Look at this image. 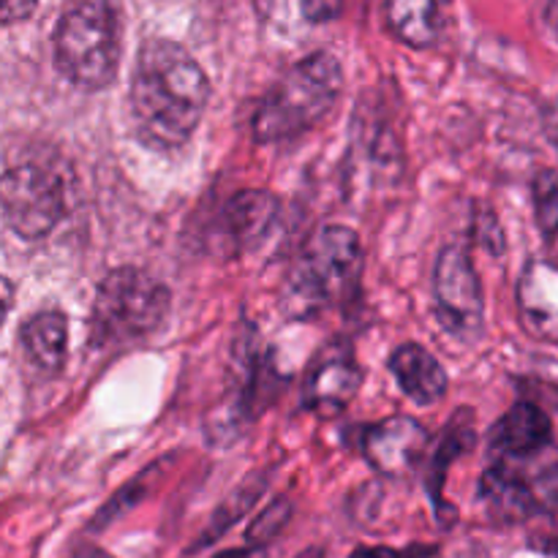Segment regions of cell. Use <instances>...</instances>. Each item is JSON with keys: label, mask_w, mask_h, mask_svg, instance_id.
<instances>
[{"label": "cell", "mask_w": 558, "mask_h": 558, "mask_svg": "<svg viewBox=\"0 0 558 558\" xmlns=\"http://www.w3.org/2000/svg\"><path fill=\"white\" fill-rule=\"evenodd\" d=\"M210 101L205 69L178 41L150 38L142 44L131 82V112L142 140L161 150H178L194 136Z\"/></svg>", "instance_id": "1"}, {"label": "cell", "mask_w": 558, "mask_h": 558, "mask_svg": "<svg viewBox=\"0 0 558 558\" xmlns=\"http://www.w3.org/2000/svg\"><path fill=\"white\" fill-rule=\"evenodd\" d=\"M341 90L343 71L330 52L300 60L262 96L254 112V140L270 145L305 134L332 112Z\"/></svg>", "instance_id": "2"}, {"label": "cell", "mask_w": 558, "mask_h": 558, "mask_svg": "<svg viewBox=\"0 0 558 558\" xmlns=\"http://www.w3.org/2000/svg\"><path fill=\"white\" fill-rule=\"evenodd\" d=\"M54 63L82 90L112 85L120 65V22L107 0H82L60 16Z\"/></svg>", "instance_id": "3"}, {"label": "cell", "mask_w": 558, "mask_h": 558, "mask_svg": "<svg viewBox=\"0 0 558 558\" xmlns=\"http://www.w3.org/2000/svg\"><path fill=\"white\" fill-rule=\"evenodd\" d=\"M169 314V289L136 267H114L93 300L90 341L96 347L131 343L153 336Z\"/></svg>", "instance_id": "4"}, {"label": "cell", "mask_w": 558, "mask_h": 558, "mask_svg": "<svg viewBox=\"0 0 558 558\" xmlns=\"http://www.w3.org/2000/svg\"><path fill=\"white\" fill-rule=\"evenodd\" d=\"M363 272L360 238L349 227H322L303 248L289 276V303L300 316L343 303Z\"/></svg>", "instance_id": "5"}, {"label": "cell", "mask_w": 558, "mask_h": 558, "mask_svg": "<svg viewBox=\"0 0 558 558\" xmlns=\"http://www.w3.org/2000/svg\"><path fill=\"white\" fill-rule=\"evenodd\" d=\"M0 207L11 232L22 240H44L63 218V180L54 169L20 163L0 178Z\"/></svg>", "instance_id": "6"}, {"label": "cell", "mask_w": 558, "mask_h": 558, "mask_svg": "<svg viewBox=\"0 0 558 558\" xmlns=\"http://www.w3.org/2000/svg\"><path fill=\"white\" fill-rule=\"evenodd\" d=\"M436 316L441 327L461 341H474L483 332L485 303L477 270L463 245H447L434 267Z\"/></svg>", "instance_id": "7"}, {"label": "cell", "mask_w": 558, "mask_h": 558, "mask_svg": "<svg viewBox=\"0 0 558 558\" xmlns=\"http://www.w3.org/2000/svg\"><path fill=\"white\" fill-rule=\"evenodd\" d=\"M363 385V368L347 347H332L314 365L305 385V407L322 417H336L357 396Z\"/></svg>", "instance_id": "8"}, {"label": "cell", "mask_w": 558, "mask_h": 558, "mask_svg": "<svg viewBox=\"0 0 558 558\" xmlns=\"http://www.w3.org/2000/svg\"><path fill=\"white\" fill-rule=\"evenodd\" d=\"M428 430L414 417H387L371 425L363 436L365 458L385 474H403L423 458L428 447Z\"/></svg>", "instance_id": "9"}, {"label": "cell", "mask_w": 558, "mask_h": 558, "mask_svg": "<svg viewBox=\"0 0 558 558\" xmlns=\"http://www.w3.org/2000/svg\"><path fill=\"white\" fill-rule=\"evenodd\" d=\"M278 218V199L270 191L245 189L223 210V232L234 251H254L265 243Z\"/></svg>", "instance_id": "10"}, {"label": "cell", "mask_w": 558, "mask_h": 558, "mask_svg": "<svg viewBox=\"0 0 558 558\" xmlns=\"http://www.w3.org/2000/svg\"><path fill=\"white\" fill-rule=\"evenodd\" d=\"M390 371L401 390L420 407L441 401L447 392V374L439 360L420 343H403L392 352Z\"/></svg>", "instance_id": "11"}, {"label": "cell", "mask_w": 558, "mask_h": 558, "mask_svg": "<svg viewBox=\"0 0 558 558\" xmlns=\"http://www.w3.org/2000/svg\"><path fill=\"white\" fill-rule=\"evenodd\" d=\"M518 303L534 332L558 341V267L532 262L518 287Z\"/></svg>", "instance_id": "12"}, {"label": "cell", "mask_w": 558, "mask_h": 558, "mask_svg": "<svg viewBox=\"0 0 558 558\" xmlns=\"http://www.w3.org/2000/svg\"><path fill=\"white\" fill-rule=\"evenodd\" d=\"M550 420L534 403H518L494 425L490 445L505 456H534L550 445Z\"/></svg>", "instance_id": "13"}, {"label": "cell", "mask_w": 558, "mask_h": 558, "mask_svg": "<svg viewBox=\"0 0 558 558\" xmlns=\"http://www.w3.org/2000/svg\"><path fill=\"white\" fill-rule=\"evenodd\" d=\"M22 347L33 368L54 376L63 371L69 354V322L60 311H41L22 325Z\"/></svg>", "instance_id": "14"}, {"label": "cell", "mask_w": 558, "mask_h": 558, "mask_svg": "<svg viewBox=\"0 0 558 558\" xmlns=\"http://www.w3.org/2000/svg\"><path fill=\"white\" fill-rule=\"evenodd\" d=\"M480 499L501 523H521L537 510V496L526 480L507 466H494L480 480Z\"/></svg>", "instance_id": "15"}, {"label": "cell", "mask_w": 558, "mask_h": 558, "mask_svg": "<svg viewBox=\"0 0 558 558\" xmlns=\"http://www.w3.org/2000/svg\"><path fill=\"white\" fill-rule=\"evenodd\" d=\"M385 20L392 36L414 49L430 47L441 31L436 0H385Z\"/></svg>", "instance_id": "16"}, {"label": "cell", "mask_w": 558, "mask_h": 558, "mask_svg": "<svg viewBox=\"0 0 558 558\" xmlns=\"http://www.w3.org/2000/svg\"><path fill=\"white\" fill-rule=\"evenodd\" d=\"M534 213H537V227L545 240H556L558 234V172L554 169H539L532 185Z\"/></svg>", "instance_id": "17"}, {"label": "cell", "mask_w": 558, "mask_h": 558, "mask_svg": "<svg viewBox=\"0 0 558 558\" xmlns=\"http://www.w3.org/2000/svg\"><path fill=\"white\" fill-rule=\"evenodd\" d=\"M289 512H292L289 501H276L272 507H267V510L256 518L254 526H251V532H248L251 543H259V545L270 543V539L281 532L283 523L289 521Z\"/></svg>", "instance_id": "18"}, {"label": "cell", "mask_w": 558, "mask_h": 558, "mask_svg": "<svg viewBox=\"0 0 558 558\" xmlns=\"http://www.w3.org/2000/svg\"><path fill=\"white\" fill-rule=\"evenodd\" d=\"M300 5H303L305 20L314 22V25H319V22L338 20L343 11V5H347V0H300Z\"/></svg>", "instance_id": "19"}, {"label": "cell", "mask_w": 558, "mask_h": 558, "mask_svg": "<svg viewBox=\"0 0 558 558\" xmlns=\"http://www.w3.org/2000/svg\"><path fill=\"white\" fill-rule=\"evenodd\" d=\"M38 0H0V25H14L36 11Z\"/></svg>", "instance_id": "20"}, {"label": "cell", "mask_w": 558, "mask_h": 558, "mask_svg": "<svg viewBox=\"0 0 558 558\" xmlns=\"http://www.w3.org/2000/svg\"><path fill=\"white\" fill-rule=\"evenodd\" d=\"M11 303H14V283L5 276H0V327H3L5 316H9Z\"/></svg>", "instance_id": "21"}, {"label": "cell", "mask_w": 558, "mask_h": 558, "mask_svg": "<svg viewBox=\"0 0 558 558\" xmlns=\"http://www.w3.org/2000/svg\"><path fill=\"white\" fill-rule=\"evenodd\" d=\"M545 136L558 147V101L545 109Z\"/></svg>", "instance_id": "22"}, {"label": "cell", "mask_w": 558, "mask_h": 558, "mask_svg": "<svg viewBox=\"0 0 558 558\" xmlns=\"http://www.w3.org/2000/svg\"><path fill=\"white\" fill-rule=\"evenodd\" d=\"M349 558H403V556L390 548H357Z\"/></svg>", "instance_id": "23"}, {"label": "cell", "mask_w": 558, "mask_h": 558, "mask_svg": "<svg viewBox=\"0 0 558 558\" xmlns=\"http://www.w3.org/2000/svg\"><path fill=\"white\" fill-rule=\"evenodd\" d=\"M69 558H112L107 554V550H98V548H87V550H80V554L69 556Z\"/></svg>", "instance_id": "24"}, {"label": "cell", "mask_w": 558, "mask_h": 558, "mask_svg": "<svg viewBox=\"0 0 558 558\" xmlns=\"http://www.w3.org/2000/svg\"><path fill=\"white\" fill-rule=\"evenodd\" d=\"M548 16H550V22H554V25L558 27V0H554V3H550Z\"/></svg>", "instance_id": "25"}]
</instances>
